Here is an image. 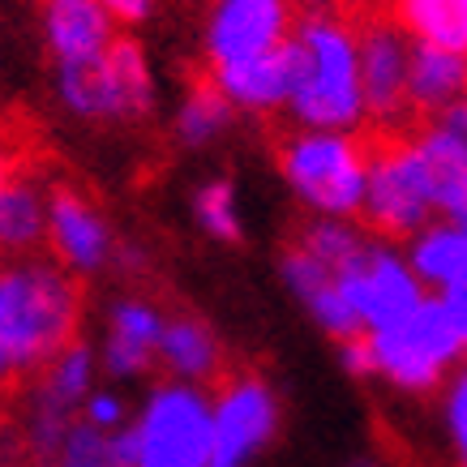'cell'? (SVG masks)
Here are the masks:
<instances>
[{
	"label": "cell",
	"instance_id": "cell-16",
	"mask_svg": "<svg viewBox=\"0 0 467 467\" xmlns=\"http://www.w3.org/2000/svg\"><path fill=\"white\" fill-rule=\"evenodd\" d=\"M279 275H284V287L305 305V313L322 326L330 339L343 343V339L365 335L360 322H356L352 305H348V296H343L339 275L326 266V262H317L300 241H292L284 249V257H279Z\"/></svg>",
	"mask_w": 467,
	"mask_h": 467
},
{
	"label": "cell",
	"instance_id": "cell-35",
	"mask_svg": "<svg viewBox=\"0 0 467 467\" xmlns=\"http://www.w3.org/2000/svg\"><path fill=\"white\" fill-rule=\"evenodd\" d=\"M459 223H463V227H467V214H463V219H459Z\"/></svg>",
	"mask_w": 467,
	"mask_h": 467
},
{
	"label": "cell",
	"instance_id": "cell-9",
	"mask_svg": "<svg viewBox=\"0 0 467 467\" xmlns=\"http://www.w3.org/2000/svg\"><path fill=\"white\" fill-rule=\"evenodd\" d=\"M95 352L73 339L57 360L39 368V382L30 390L26 408V451L43 463H52L69 438V429L82 420L86 399L95 395Z\"/></svg>",
	"mask_w": 467,
	"mask_h": 467
},
{
	"label": "cell",
	"instance_id": "cell-28",
	"mask_svg": "<svg viewBox=\"0 0 467 467\" xmlns=\"http://www.w3.org/2000/svg\"><path fill=\"white\" fill-rule=\"evenodd\" d=\"M441 425L454 451V463H467V360L441 386Z\"/></svg>",
	"mask_w": 467,
	"mask_h": 467
},
{
	"label": "cell",
	"instance_id": "cell-17",
	"mask_svg": "<svg viewBox=\"0 0 467 467\" xmlns=\"http://www.w3.org/2000/svg\"><path fill=\"white\" fill-rule=\"evenodd\" d=\"M211 82L223 90V99L244 116H270L287 112L292 99V65H287V43L279 52L254 60H236V65H219L211 69Z\"/></svg>",
	"mask_w": 467,
	"mask_h": 467
},
{
	"label": "cell",
	"instance_id": "cell-12",
	"mask_svg": "<svg viewBox=\"0 0 467 467\" xmlns=\"http://www.w3.org/2000/svg\"><path fill=\"white\" fill-rule=\"evenodd\" d=\"M360 39V86H365V112L368 120L390 133L411 112L408 78H411V35L395 17H365L356 26Z\"/></svg>",
	"mask_w": 467,
	"mask_h": 467
},
{
	"label": "cell",
	"instance_id": "cell-1",
	"mask_svg": "<svg viewBox=\"0 0 467 467\" xmlns=\"http://www.w3.org/2000/svg\"><path fill=\"white\" fill-rule=\"evenodd\" d=\"M287 65H292L287 112L300 129L356 133L368 120L356 22H348L335 5L313 0L296 9V26L287 39Z\"/></svg>",
	"mask_w": 467,
	"mask_h": 467
},
{
	"label": "cell",
	"instance_id": "cell-36",
	"mask_svg": "<svg viewBox=\"0 0 467 467\" xmlns=\"http://www.w3.org/2000/svg\"><path fill=\"white\" fill-rule=\"evenodd\" d=\"M454 467H467V463H454Z\"/></svg>",
	"mask_w": 467,
	"mask_h": 467
},
{
	"label": "cell",
	"instance_id": "cell-5",
	"mask_svg": "<svg viewBox=\"0 0 467 467\" xmlns=\"http://www.w3.org/2000/svg\"><path fill=\"white\" fill-rule=\"evenodd\" d=\"M52 86L65 112L95 125H133V120H146L159 103L155 69L146 60L142 43L133 39H116L86 69H57Z\"/></svg>",
	"mask_w": 467,
	"mask_h": 467
},
{
	"label": "cell",
	"instance_id": "cell-15",
	"mask_svg": "<svg viewBox=\"0 0 467 467\" xmlns=\"http://www.w3.org/2000/svg\"><path fill=\"white\" fill-rule=\"evenodd\" d=\"M163 326H168V317L146 296L112 300L108 330H103V348H99V360H103V368H108V378H116V382L146 378V373L159 365Z\"/></svg>",
	"mask_w": 467,
	"mask_h": 467
},
{
	"label": "cell",
	"instance_id": "cell-24",
	"mask_svg": "<svg viewBox=\"0 0 467 467\" xmlns=\"http://www.w3.org/2000/svg\"><path fill=\"white\" fill-rule=\"evenodd\" d=\"M390 17L411 43L467 52V0H390Z\"/></svg>",
	"mask_w": 467,
	"mask_h": 467
},
{
	"label": "cell",
	"instance_id": "cell-11",
	"mask_svg": "<svg viewBox=\"0 0 467 467\" xmlns=\"http://www.w3.org/2000/svg\"><path fill=\"white\" fill-rule=\"evenodd\" d=\"M292 26H296L292 0H214L202 26L206 65L219 69V65L279 52L292 39Z\"/></svg>",
	"mask_w": 467,
	"mask_h": 467
},
{
	"label": "cell",
	"instance_id": "cell-7",
	"mask_svg": "<svg viewBox=\"0 0 467 467\" xmlns=\"http://www.w3.org/2000/svg\"><path fill=\"white\" fill-rule=\"evenodd\" d=\"M360 214L378 236H408V241L429 223H438L425 163L416 155L411 138L382 133L368 142V184Z\"/></svg>",
	"mask_w": 467,
	"mask_h": 467
},
{
	"label": "cell",
	"instance_id": "cell-2",
	"mask_svg": "<svg viewBox=\"0 0 467 467\" xmlns=\"http://www.w3.org/2000/svg\"><path fill=\"white\" fill-rule=\"evenodd\" d=\"M82 322L78 275L47 257H14L0 266V365L14 378L57 360Z\"/></svg>",
	"mask_w": 467,
	"mask_h": 467
},
{
	"label": "cell",
	"instance_id": "cell-30",
	"mask_svg": "<svg viewBox=\"0 0 467 467\" xmlns=\"http://www.w3.org/2000/svg\"><path fill=\"white\" fill-rule=\"evenodd\" d=\"M339 365L352 373V378H373V348H368V335H356V339L339 343Z\"/></svg>",
	"mask_w": 467,
	"mask_h": 467
},
{
	"label": "cell",
	"instance_id": "cell-10",
	"mask_svg": "<svg viewBox=\"0 0 467 467\" xmlns=\"http://www.w3.org/2000/svg\"><path fill=\"white\" fill-rule=\"evenodd\" d=\"M284 403L262 373H236L214 390L211 467H249L279 433Z\"/></svg>",
	"mask_w": 467,
	"mask_h": 467
},
{
	"label": "cell",
	"instance_id": "cell-26",
	"mask_svg": "<svg viewBox=\"0 0 467 467\" xmlns=\"http://www.w3.org/2000/svg\"><path fill=\"white\" fill-rule=\"evenodd\" d=\"M296 241L305 244L317 262H326L330 270H343L348 262H356V257L365 254L368 236L352 223V219H309Z\"/></svg>",
	"mask_w": 467,
	"mask_h": 467
},
{
	"label": "cell",
	"instance_id": "cell-6",
	"mask_svg": "<svg viewBox=\"0 0 467 467\" xmlns=\"http://www.w3.org/2000/svg\"><path fill=\"white\" fill-rule=\"evenodd\" d=\"M368 348H373V378H382L403 395H433L467 360L438 296H429L411 317H403L390 330L368 335Z\"/></svg>",
	"mask_w": 467,
	"mask_h": 467
},
{
	"label": "cell",
	"instance_id": "cell-14",
	"mask_svg": "<svg viewBox=\"0 0 467 467\" xmlns=\"http://www.w3.org/2000/svg\"><path fill=\"white\" fill-rule=\"evenodd\" d=\"M39 30L57 69H86L120 39L103 0H39Z\"/></svg>",
	"mask_w": 467,
	"mask_h": 467
},
{
	"label": "cell",
	"instance_id": "cell-34",
	"mask_svg": "<svg viewBox=\"0 0 467 467\" xmlns=\"http://www.w3.org/2000/svg\"><path fill=\"white\" fill-rule=\"evenodd\" d=\"M352 467H378V463H352Z\"/></svg>",
	"mask_w": 467,
	"mask_h": 467
},
{
	"label": "cell",
	"instance_id": "cell-20",
	"mask_svg": "<svg viewBox=\"0 0 467 467\" xmlns=\"http://www.w3.org/2000/svg\"><path fill=\"white\" fill-rule=\"evenodd\" d=\"M467 99V52L451 47H411V78H408V103L416 116L441 120Z\"/></svg>",
	"mask_w": 467,
	"mask_h": 467
},
{
	"label": "cell",
	"instance_id": "cell-29",
	"mask_svg": "<svg viewBox=\"0 0 467 467\" xmlns=\"http://www.w3.org/2000/svg\"><path fill=\"white\" fill-rule=\"evenodd\" d=\"M82 420L90 429H99V433H120L129 425V408H125V399L112 395V390H95V395L86 399Z\"/></svg>",
	"mask_w": 467,
	"mask_h": 467
},
{
	"label": "cell",
	"instance_id": "cell-25",
	"mask_svg": "<svg viewBox=\"0 0 467 467\" xmlns=\"http://www.w3.org/2000/svg\"><path fill=\"white\" fill-rule=\"evenodd\" d=\"M193 219L198 227L211 236V241L236 244L244 236V219H241V193L227 176H214V181H202L193 189Z\"/></svg>",
	"mask_w": 467,
	"mask_h": 467
},
{
	"label": "cell",
	"instance_id": "cell-21",
	"mask_svg": "<svg viewBox=\"0 0 467 467\" xmlns=\"http://www.w3.org/2000/svg\"><path fill=\"white\" fill-rule=\"evenodd\" d=\"M47 241V193L0 159V254L30 257Z\"/></svg>",
	"mask_w": 467,
	"mask_h": 467
},
{
	"label": "cell",
	"instance_id": "cell-22",
	"mask_svg": "<svg viewBox=\"0 0 467 467\" xmlns=\"http://www.w3.org/2000/svg\"><path fill=\"white\" fill-rule=\"evenodd\" d=\"M408 262L433 296L467 292V227L459 219L429 223L408 241Z\"/></svg>",
	"mask_w": 467,
	"mask_h": 467
},
{
	"label": "cell",
	"instance_id": "cell-3",
	"mask_svg": "<svg viewBox=\"0 0 467 467\" xmlns=\"http://www.w3.org/2000/svg\"><path fill=\"white\" fill-rule=\"evenodd\" d=\"M116 451L129 467H211L214 395L206 386L159 382L120 433Z\"/></svg>",
	"mask_w": 467,
	"mask_h": 467
},
{
	"label": "cell",
	"instance_id": "cell-32",
	"mask_svg": "<svg viewBox=\"0 0 467 467\" xmlns=\"http://www.w3.org/2000/svg\"><path fill=\"white\" fill-rule=\"evenodd\" d=\"M438 300H441V309H446L454 335H459V343H463V352H467V292H441Z\"/></svg>",
	"mask_w": 467,
	"mask_h": 467
},
{
	"label": "cell",
	"instance_id": "cell-8",
	"mask_svg": "<svg viewBox=\"0 0 467 467\" xmlns=\"http://www.w3.org/2000/svg\"><path fill=\"white\" fill-rule=\"evenodd\" d=\"M335 275H339L343 296H348V305H352L356 322H360L365 335H378V330L399 326L403 317H411L433 296L420 284V275L411 270L408 254H399V249H390L382 241H368L365 254L356 257V262H348L343 270H335Z\"/></svg>",
	"mask_w": 467,
	"mask_h": 467
},
{
	"label": "cell",
	"instance_id": "cell-18",
	"mask_svg": "<svg viewBox=\"0 0 467 467\" xmlns=\"http://www.w3.org/2000/svg\"><path fill=\"white\" fill-rule=\"evenodd\" d=\"M416 155L425 163L429 193L438 206V219H463L467 214V133L446 120H429L420 133H411Z\"/></svg>",
	"mask_w": 467,
	"mask_h": 467
},
{
	"label": "cell",
	"instance_id": "cell-33",
	"mask_svg": "<svg viewBox=\"0 0 467 467\" xmlns=\"http://www.w3.org/2000/svg\"><path fill=\"white\" fill-rule=\"evenodd\" d=\"M441 120H446V125H454V129H459V133H467V99L459 103L454 112H446V116H441Z\"/></svg>",
	"mask_w": 467,
	"mask_h": 467
},
{
	"label": "cell",
	"instance_id": "cell-19",
	"mask_svg": "<svg viewBox=\"0 0 467 467\" xmlns=\"http://www.w3.org/2000/svg\"><path fill=\"white\" fill-rule=\"evenodd\" d=\"M159 365L168 368L171 382L211 386L223 378V339L214 335V326L198 313H176L163 326L159 339Z\"/></svg>",
	"mask_w": 467,
	"mask_h": 467
},
{
	"label": "cell",
	"instance_id": "cell-13",
	"mask_svg": "<svg viewBox=\"0 0 467 467\" xmlns=\"http://www.w3.org/2000/svg\"><path fill=\"white\" fill-rule=\"evenodd\" d=\"M47 244H52L60 266L78 275V279L99 275L120 257L112 223L103 219L95 202L78 193V189H69V184L47 189Z\"/></svg>",
	"mask_w": 467,
	"mask_h": 467
},
{
	"label": "cell",
	"instance_id": "cell-31",
	"mask_svg": "<svg viewBox=\"0 0 467 467\" xmlns=\"http://www.w3.org/2000/svg\"><path fill=\"white\" fill-rule=\"evenodd\" d=\"M116 26H146L155 17V0H103Z\"/></svg>",
	"mask_w": 467,
	"mask_h": 467
},
{
	"label": "cell",
	"instance_id": "cell-23",
	"mask_svg": "<svg viewBox=\"0 0 467 467\" xmlns=\"http://www.w3.org/2000/svg\"><path fill=\"white\" fill-rule=\"evenodd\" d=\"M236 120V108L223 99V90L206 78V82H193L184 90V99L176 103L171 112V138L184 150H206L223 138Z\"/></svg>",
	"mask_w": 467,
	"mask_h": 467
},
{
	"label": "cell",
	"instance_id": "cell-27",
	"mask_svg": "<svg viewBox=\"0 0 467 467\" xmlns=\"http://www.w3.org/2000/svg\"><path fill=\"white\" fill-rule=\"evenodd\" d=\"M52 467H129L125 454L116 451V433H99L86 420L69 429V438L60 446V454L52 459Z\"/></svg>",
	"mask_w": 467,
	"mask_h": 467
},
{
	"label": "cell",
	"instance_id": "cell-4",
	"mask_svg": "<svg viewBox=\"0 0 467 467\" xmlns=\"http://www.w3.org/2000/svg\"><path fill=\"white\" fill-rule=\"evenodd\" d=\"M279 176L313 219H356L365 211L368 142L356 133L300 129L279 146Z\"/></svg>",
	"mask_w": 467,
	"mask_h": 467
}]
</instances>
